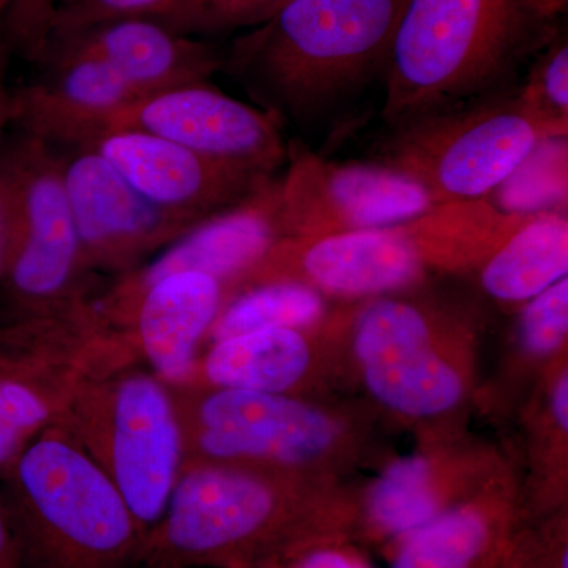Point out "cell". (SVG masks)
<instances>
[{"instance_id":"8fae6325","label":"cell","mask_w":568,"mask_h":568,"mask_svg":"<svg viewBox=\"0 0 568 568\" xmlns=\"http://www.w3.org/2000/svg\"><path fill=\"white\" fill-rule=\"evenodd\" d=\"M122 351L95 297L0 320V474L61 420L82 381Z\"/></svg>"},{"instance_id":"4fadbf2b","label":"cell","mask_w":568,"mask_h":568,"mask_svg":"<svg viewBox=\"0 0 568 568\" xmlns=\"http://www.w3.org/2000/svg\"><path fill=\"white\" fill-rule=\"evenodd\" d=\"M436 205L416 182L384 164L334 162L290 141L280 178L282 239H316L416 219Z\"/></svg>"},{"instance_id":"30bf717a","label":"cell","mask_w":568,"mask_h":568,"mask_svg":"<svg viewBox=\"0 0 568 568\" xmlns=\"http://www.w3.org/2000/svg\"><path fill=\"white\" fill-rule=\"evenodd\" d=\"M519 91L388 130L376 163L420 185L435 204L487 200L541 142L567 138Z\"/></svg>"},{"instance_id":"52a82bcc","label":"cell","mask_w":568,"mask_h":568,"mask_svg":"<svg viewBox=\"0 0 568 568\" xmlns=\"http://www.w3.org/2000/svg\"><path fill=\"white\" fill-rule=\"evenodd\" d=\"M171 388L185 436V463H246L346 480L376 454L368 409L313 396Z\"/></svg>"},{"instance_id":"d4e9b609","label":"cell","mask_w":568,"mask_h":568,"mask_svg":"<svg viewBox=\"0 0 568 568\" xmlns=\"http://www.w3.org/2000/svg\"><path fill=\"white\" fill-rule=\"evenodd\" d=\"M568 278L559 280L544 293L519 306L495 388L478 403L491 409H510V403L529 394L541 373L568 349ZM525 395V398H526Z\"/></svg>"},{"instance_id":"9a60e30c","label":"cell","mask_w":568,"mask_h":568,"mask_svg":"<svg viewBox=\"0 0 568 568\" xmlns=\"http://www.w3.org/2000/svg\"><path fill=\"white\" fill-rule=\"evenodd\" d=\"M133 129L182 148L276 175L286 166L290 141L271 114L213 88L211 81L138 97L108 122L106 130Z\"/></svg>"},{"instance_id":"8992f818","label":"cell","mask_w":568,"mask_h":568,"mask_svg":"<svg viewBox=\"0 0 568 568\" xmlns=\"http://www.w3.org/2000/svg\"><path fill=\"white\" fill-rule=\"evenodd\" d=\"M26 568H130L144 534L125 500L61 426L40 433L0 474Z\"/></svg>"},{"instance_id":"5b68a950","label":"cell","mask_w":568,"mask_h":568,"mask_svg":"<svg viewBox=\"0 0 568 568\" xmlns=\"http://www.w3.org/2000/svg\"><path fill=\"white\" fill-rule=\"evenodd\" d=\"M521 215L477 200L436 204L390 226L282 239L239 291L287 280L313 287L328 301L353 304L416 290L436 275H473Z\"/></svg>"},{"instance_id":"484cf974","label":"cell","mask_w":568,"mask_h":568,"mask_svg":"<svg viewBox=\"0 0 568 568\" xmlns=\"http://www.w3.org/2000/svg\"><path fill=\"white\" fill-rule=\"evenodd\" d=\"M328 298L304 283L252 284L227 298L205 343L272 328H313L334 312Z\"/></svg>"},{"instance_id":"e0dca14e","label":"cell","mask_w":568,"mask_h":568,"mask_svg":"<svg viewBox=\"0 0 568 568\" xmlns=\"http://www.w3.org/2000/svg\"><path fill=\"white\" fill-rule=\"evenodd\" d=\"M343 304L313 328H272L209 343L183 386L297 396L321 395L345 373Z\"/></svg>"},{"instance_id":"7c38bea8","label":"cell","mask_w":568,"mask_h":568,"mask_svg":"<svg viewBox=\"0 0 568 568\" xmlns=\"http://www.w3.org/2000/svg\"><path fill=\"white\" fill-rule=\"evenodd\" d=\"M511 465L497 444L470 436L465 428L418 436L413 452L387 459L357 488L354 541L388 556L399 541Z\"/></svg>"},{"instance_id":"7a4b0ae2","label":"cell","mask_w":568,"mask_h":568,"mask_svg":"<svg viewBox=\"0 0 568 568\" xmlns=\"http://www.w3.org/2000/svg\"><path fill=\"white\" fill-rule=\"evenodd\" d=\"M406 3L291 0L224 50L223 71L283 129H328L384 88Z\"/></svg>"},{"instance_id":"6da1fadb","label":"cell","mask_w":568,"mask_h":568,"mask_svg":"<svg viewBox=\"0 0 568 568\" xmlns=\"http://www.w3.org/2000/svg\"><path fill=\"white\" fill-rule=\"evenodd\" d=\"M357 489L342 478L230 462L185 463L141 568H260L305 545L353 540Z\"/></svg>"},{"instance_id":"277c9868","label":"cell","mask_w":568,"mask_h":568,"mask_svg":"<svg viewBox=\"0 0 568 568\" xmlns=\"http://www.w3.org/2000/svg\"><path fill=\"white\" fill-rule=\"evenodd\" d=\"M345 305V373L373 410L418 436L465 428L477 405L476 306L425 290Z\"/></svg>"},{"instance_id":"1f68e13d","label":"cell","mask_w":568,"mask_h":568,"mask_svg":"<svg viewBox=\"0 0 568 568\" xmlns=\"http://www.w3.org/2000/svg\"><path fill=\"white\" fill-rule=\"evenodd\" d=\"M499 568H567V558L540 523H526L515 530Z\"/></svg>"},{"instance_id":"836d02e7","label":"cell","mask_w":568,"mask_h":568,"mask_svg":"<svg viewBox=\"0 0 568 568\" xmlns=\"http://www.w3.org/2000/svg\"><path fill=\"white\" fill-rule=\"evenodd\" d=\"M0 568H26L17 534L0 497Z\"/></svg>"},{"instance_id":"ac0fdd59","label":"cell","mask_w":568,"mask_h":568,"mask_svg":"<svg viewBox=\"0 0 568 568\" xmlns=\"http://www.w3.org/2000/svg\"><path fill=\"white\" fill-rule=\"evenodd\" d=\"M85 148L106 159L145 200L194 223L244 203L276 178L209 159L141 130H106Z\"/></svg>"},{"instance_id":"f546056e","label":"cell","mask_w":568,"mask_h":568,"mask_svg":"<svg viewBox=\"0 0 568 568\" xmlns=\"http://www.w3.org/2000/svg\"><path fill=\"white\" fill-rule=\"evenodd\" d=\"M523 99L555 121L568 123V43L566 32L529 67L519 89Z\"/></svg>"},{"instance_id":"d6a6232c","label":"cell","mask_w":568,"mask_h":568,"mask_svg":"<svg viewBox=\"0 0 568 568\" xmlns=\"http://www.w3.org/2000/svg\"><path fill=\"white\" fill-rule=\"evenodd\" d=\"M361 556L353 540H325L284 552L260 568H355Z\"/></svg>"},{"instance_id":"8d00e7d4","label":"cell","mask_w":568,"mask_h":568,"mask_svg":"<svg viewBox=\"0 0 568 568\" xmlns=\"http://www.w3.org/2000/svg\"><path fill=\"white\" fill-rule=\"evenodd\" d=\"M7 7H9V0H0V18L6 14Z\"/></svg>"},{"instance_id":"f1b7e54d","label":"cell","mask_w":568,"mask_h":568,"mask_svg":"<svg viewBox=\"0 0 568 568\" xmlns=\"http://www.w3.org/2000/svg\"><path fill=\"white\" fill-rule=\"evenodd\" d=\"M163 2L164 0H58L52 11L43 52L108 22L149 17Z\"/></svg>"},{"instance_id":"44dd1931","label":"cell","mask_w":568,"mask_h":568,"mask_svg":"<svg viewBox=\"0 0 568 568\" xmlns=\"http://www.w3.org/2000/svg\"><path fill=\"white\" fill-rule=\"evenodd\" d=\"M55 55H84L103 62L136 97L209 82L224 65V50L216 44L179 36L149 18H126L93 28L51 47L39 62Z\"/></svg>"},{"instance_id":"ba28073f","label":"cell","mask_w":568,"mask_h":568,"mask_svg":"<svg viewBox=\"0 0 568 568\" xmlns=\"http://www.w3.org/2000/svg\"><path fill=\"white\" fill-rule=\"evenodd\" d=\"M119 489L142 534L160 521L186 462L173 388L130 354L92 372L55 424Z\"/></svg>"},{"instance_id":"ffe728a7","label":"cell","mask_w":568,"mask_h":568,"mask_svg":"<svg viewBox=\"0 0 568 568\" xmlns=\"http://www.w3.org/2000/svg\"><path fill=\"white\" fill-rule=\"evenodd\" d=\"M37 80L11 89L10 126L62 151L85 148L132 103V89L103 62L55 55L39 62Z\"/></svg>"},{"instance_id":"9c48e42d","label":"cell","mask_w":568,"mask_h":568,"mask_svg":"<svg viewBox=\"0 0 568 568\" xmlns=\"http://www.w3.org/2000/svg\"><path fill=\"white\" fill-rule=\"evenodd\" d=\"M99 293L74 227L62 149L10 126L0 151V320Z\"/></svg>"},{"instance_id":"7402d4cb","label":"cell","mask_w":568,"mask_h":568,"mask_svg":"<svg viewBox=\"0 0 568 568\" xmlns=\"http://www.w3.org/2000/svg\"><path fill=\"white\" fill-rule=\"evenodd\" d=\"M521 525V478L511 465L473 496L399 541L390 568H499Z\"/></svg>"},{"instance_id":"d590c367","label":"cell","mask_w":568,"mask_h":568,"mask_svg":"<svg viewBox=\"0 0 568 568\" xmlns=\"http://www.w3.org/2000/svg\"><path fill=\"white\" fill-rule=\"evenodd\" d=\"M355 568H373L372 564H369V560L365 558L364 555L361 556V559H358L357 566Z\"/></svg>"},{"instance_id":"4dcf8cb0","label":"cell","mask_w":568,"mask_h":568,"mask_svg":"<svg viewBox=\"0 0 568 568\" xmlns=\"http://www.w3.org/2000/svg\"><path fill=\"white\" fill-rule=\"evenodd\" d=\"M58 0H9L3 24L10 51L37 62L47 43L52 11Z\"/></svg>"},{"instance_id":"4316f807","label":"cell","mask_w":568,"mask_h":568,"mask_svg":"<svg viewBox=\"0 0 568 568\" xmlns=\"http://www.w3.org/2000/svg\"><path fill=\"white\" fill-rule=\"evenodd\" d=\"M291 0H164L149 20L179 36L207 40L260 28Z\"/></svg>"},{"instance_id":"d6986e66","label":"cell","mask_w":568,"mask_h":568,"mask_svg":"<svg viewBox=\"0 0 568 568\" xmlns=\"http://www.w3.org/2000/svg\"><path fill=\"white\" fill-rule=\"evenodd\" d=\"M220 280L201 272H175L141 291L110 317L134 357L171 387L192 379L197 357L226 304Z\"/></svg>"},{"instance_id":"e575fe53","label":"cell","mask_w":568,"mask_h":568,"mask_svg":"<svg viewBox=\"0 0 568 568\" xmlns=\"http://www.w3.org/2000/svg\"><path fill=\"white\" fill-rule=\"evenodd\" d=\"M10 55L9 44L0 40V151L10 129V100L13 89L9 84Z\"/></svg>"},{"instance_id":"3957f363","label":"cell","mask_w":568,"mask_h":568,"mask_svg":"<svg viewBox=\"0 0 568 568\" xmlns=\"http://www.w3.org/2000/svg\"><path fill=\"white\" fill-rule=\"evenodd\" d=\"M566 11L567 0H407L384 81L387 129L514 95Z\"/></svg>"},{"instance_id":"83f0119b","label":"cell","mask_w":568,"mask_h":568,"mask_svg":"<svg viewBox=\"0 0 568 568\" xmlns=\"http://www.w3.org/2000/svg\"><path fill=\"white\" fill-rule=\"evenodd\" d=\"M491 196L499 200L493 204L504 212L562 211V204L567 205V138L541 142Z\"/></svg>"},{"instance_id":"2e32d148","label":"cell","mask_w":568,"mask_h":568,"mask_svg":"<svg viewBox=\"0 0 568 568\" xmlns=\"http://www.w3.org/2000/svg\"><path fill=\"white\" fill-rule=\"evenodd\" d=\"M280 241V178H275L244 203L209 216L148 263L112 280L97 295V308L110 317L156 280L175 272L211 275L231 297Z\"/></svg>"},{"instance_id":"cb8c5ba5","label":"cell","mask_w":568,"mask_h":568,"mask_svg":"<svg viewBox=\"0 0 568 568\" xmlns=\"http://www.w3.org/2000/svg\"><path fill=\"white\" fill-rule=\"evenodd\" d=\"M568 272L566 211L525 213L477 268L478 286L491 301L519 308Z\"/></svg>"},{"instance_id":"5bb4252c","label":"cell","mask_w":568,"mask_h":568,"mask_svg":"<svg viewBox=\"0 0 568 568\" xmlns=\"http://www.w3.org/2000/svg\"><path fill=\"white\" fill-rule=\"evenodd\" d=\"M63 179L82 257L95 276L130 274L197 224L145 200L91 148L63 151Z\"/></svg>"},{"instance_id":"603a6c76","label":"cell","mask_w":568,"mask_h":568,"mask_svg":"<svg viewBox=\"0 0 568 568\" xmlns=\"http://www.w3.org/2000/svg\"><path fill=\"white\" fill-rule=\"evenodd\" d=\"M526 480H521V525L567 508L568 353L541 373L523 399Z\"/></svg>"}]
</instances>
